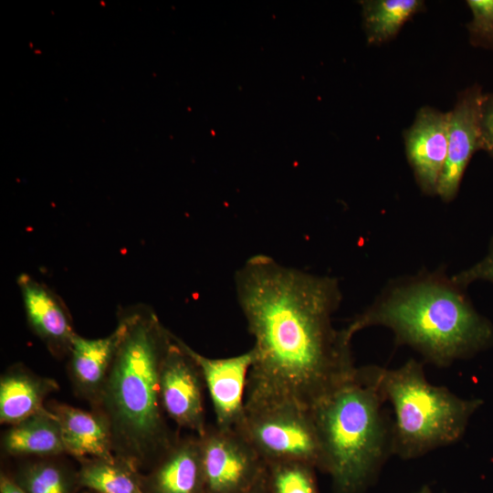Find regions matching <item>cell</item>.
Listing matches in <instances>:
<instances>
[{
	"mask_svg": "<svg viewBox=\"0 0 493 493\" xmlns=\"http://www.w3.org/2000/svg\"><path fill=\"white\" fill-rule=\"evenodd\" d=\"M235 289L255 341L245 407L287 402L312 410L354 376L352 338L332 324L342 299L337 278L257 254L236 272Z\"/></svg>",
	"mask_w": 493,
	"mask_h": 493,
	"instance_id": "1",
	"label": "cell"
},
{
	"mask_svg": "<svg viewBox=\"0 0 493 493\" xmlns=\"http://www.w3.org/2000/svg\"><path fill=\"white\" fill-rule=\"evenodd\" d=\"M391 330L428 362L446 367L493 346V325L473 306L466 288L443 270L390 282L345 327L353 335L368 327Z\"/></svg>",
	"mask_w": 493,
	"mask_h": 493,
	"instance_id": "2",
	"label": "cell"
},
{
	"mask_svg": "<svg viewBox=\"0 0 493 493\" xmlns=\"http://www.w3.org/2000/svg\"><path fill=\"white\" fill-rule=\"evenodd\" d=\"M123 333L105 382L92 402L110 430L114 455L140 468L173 445L160 397V373L173 341L157 317L122 320Z\"/></svg>",
	"mask_w": 493,
	"mask_h": 493,
	"instance_id": "3",
	"label": "cell"
},
{
	"mask_svg": "<svg viewBox=\"0 0 493 493\" xmlns=\"http://www.w3.org/2000/svg\"><path fill=\"white\" fill-rule=\"evenodd\" d=\"M362 367L313 408L320 469L334 493H362L392 455V420Z\"/></svg>",
	"mask_w": 493,
	"mask_h": 493,
	"instance_id": "4",
	"label": "cell"
},
{
	"mask_svg": "<svg viewBox=\"0 0 493 493\" xmlns=\"http://www.w3.org/2000/svg\"><path fill=\"white\" fill-rule=\"evenodd\" d=\"M362 368L393 408L392 455L402 459L416 458L457 442L483 403L429 383L423 364L414 359L393 369Z\"/></svg>",
	"mask_w": 493,
	"mask_h": 493,
	"instance_id": "5",
	"label": "cell"
},
{
	"mask_svg": "<svg viewBox=\"0 0 493 493\" xmlns=\"http://www.w3.org/2000/svg\"><path fill=\"white\" fill-rule=\"evenodd\" d=\"M236 429L265 463L302 461L320 469V446L310 409L286 402L245 407Z\"/></svg>",
	"mask_w": 493,
	"mask_h": 493,
	"instance_id": "6",
	"label": "cell"
},
{
	"mask_svg": "<svg viewBox=\"0 0 493 493\" xmlns=\"http://www.w3.org/2000/svg\"><path fill=\"white\" fill-rule=\"evenodd\" d=\"M199 438L205 493H246L266 477L265 461L236 428L215 425Z\"/></svg>",
	"mask_w": 493,
	"mask_h": 493,
	"instance_id": "7",
	"label": "cell"
},
{
	"mask_svg": "<svg viewBox=\"0 0 493 493\" xmlns=\"http://www.w3.org/2000/svg\"><path fill=\"white\" fill-rule=\"evenodd\" d=\"M202 373L184 342L173 336L162 364L160 397L163 412L178 426L203 436L206 430Z\"/></svg>",
	"mask_w": 493,
	"mask_h": 493,
	"instance_id": "8",
	"label": "cell"
},
{
	"mask_svg": "<svg viewBox=\"0 0 493 493\" xmlns=\"http://www.w3.org/2000/svg\"><path fill=\"white\" fill-rule=\"evenodd\" d=\"M482 87L473 84L458 93L454 108L447 111V154L439 178L436 195L448 203L457 195L465 171L480 150L479 107Z\"/></svg>",
	"mask_w": 493,
	"mask_h": 493,
	"instance_id": "9",
	"label": "cell"
},
{
	"mask_svg": "<svg viewBox=\"0 0 493 493\" xmlns=\"http://www.w3.org/2000/svg\"><path fill=\"white\" fill-rule=\"evenodd\" d=\"M184 347L200 369L213 404L215 425L222 428H236L245 414L253 350L228 358L213 359L198 353L186 343Z\"/></svg>",
	"mask_w": 493,
	"mask_h": 493,
	"instance_id": "10",
	"label": "cell"
},
{
	"mask_svg": "<svg viewBox=\"0 0 493 493\" xmlns=\"http://www.w3.org/2000/svg\"><path fill=\"white\" fill-rule=\"evenodd\" d=\"M447 112L421 107L403 136L407 161L421 192L436 195L447 154Z\"/></svg>",
	"mask_w": 493,
	"mask_h": 493,
	"instance_id": "11",
	"label": "cell"
},
{
	"mask_svg": "<svg viewBox=\"0 0 493 493\" xmlns=\"http://www.w3.org/2000/svg\"><path fill=\"white\" fill-rule=\"evenodd\" d=\"M141 486L143 493H205L199 436L177 438L142 476Z\"/></svg>",
	"mask_w": 493,
	"mask_h": 493,
	"instance_id": "12",
	"label": "cell"
},
{
	"mask_svg": "<svg viewBox=\"0 0 493 493\" xmlns=\"http://www.w3.org/2000/svg\"><path fill=\"white\" fill-rule=\"evenodd\" d=\"M123 333V322L107 337L87 339L75 334L69 352V373L77 393L94 401L110 371Z\"/></svg>",
	"mask_w": 493,
	"mask_h": 493,
	"instance_id": "13",
	"label": "cell"
},
{
	"mask_svg": "<svg viewBox=\"0 0 493 493\" xmlns=\"http://www.w3.org/2000/svg\"><path fill=\"white\" fill-rule=\"evenodd\" d=\"M48 409L58 420L67 454L79 460L115 456L110 426L100 414L66 404H52Z\"/></svg>",
	"mask_w": 493,
	"mask_h": 493,
	"instance_id": "14",
	"label": "cell"
},
{
	"mask_svg": "<svg viewBox=\"0 0 493 493\" xmlns=\"http://www.w3.org/2000/svg\"><path fill=\"white\" fill-rule=\"evenodd\" d=\"M58 389V383L16 366L6 371L0 380V422L16 425L42 411L44 401Z\"/></svg>",
	"mask_w": 493,
	"mask_h": 493,
	"instance_id": "15",
	"label": "cell"
},
{
	"mask_svg": "<svg viewBox=\"0 0 493 493\" xmlns=\"http://www.w3.org/2000/svg\"><path fill=\"white\" fill-rule=\"evenodd\" d=\"M27 320L35 332L55 351L69 350L73 336L69 317L53 295L26 276L19 279Z\"/></svg>",
	"mask_w": 493,
	"mask_h": 493,
	"instance_id": "16",
	"label": "cell"
},
{
	"mask_svg": "<svg viewBox=\"0 0 493 493\" xmlns=\"http://www.w3.org/2000/svg\"><path fill=\"white\" fill-rule=\"evenodd\" d=\"M1 444L5 453L14 456L45 458L66 453L58 420L48 408L11 425Z\"/></svg>",
	"mask_w": 493,
	"mask_h": 493,
	"instance_id": "17",
	"label": "cell"
},
{
	"mask_svg": "<svg viewBox=\"0 0 493 493\" xmlns=\"http://www.w3.org/2000/svg\"><path fill=\"white\" fill-rule=\"evenodd\" d=\"M360 5L366 40L373 46L393 39L407 21L426 8L423 0H363Z\"/></svg>",
	"mask_w": 493,
	"mask_h": 493,
	"instance_id": "18",
	"label": "cell"
},
{
	"mask_svg": "<svg viewBox=\"0 0 493 493\" xmlns=\"http://www.w3.org/2000/svg\"><path fill=\"white\" fill-rule=\"evenodd\" d=\"M78 472L79 488L96 493H141L139 470L131 463L118 457H86L79 459Z\"/></svg>",
	"mask_w": 493,
	"mask_h": 493,
	"instance_id": "19",
	"label": "cell"
},
{
	"mask_svg": "<svg viewBox=\"0 0 493 493\" xmlns=\"http://www.w3.org/2000/svg\"><path fill=\"white\" fill-rule=\"evenodd\" d=\"M46 458L21 467L13 478L15 482L26 493H75L79 488L78 472Z\"/></svg>",
	"mask_w": 493,
	"mask_h": 493,
	"instance_id": "20",
	"label": "cell"
},
{
	"mask_svg": "<svg viewBox=\"0 0 493 493\" xmlns=\"http://www.w3.org/2000/svg\"><path fill=\"white\" fill-rule=\"evenodd\" d=\"M268 493H319L316 467L302 461L266 463Z\"/></svg>",
	"mask_w": 493,
	"mask_h": 493,
	"instance_id": "21",
	"label": "cell"
},
{
	"mask_svg": "<svg viewBox=\"0 0 493 493\" xmlns=\"http://www.w3.org/2000/svg\"><path fill=\"white\" fill-rule=\"evenodd\" d=\"M471 19L467 24L472 47L493 51V0H467Z\"/></svg>",
	"mask_w": 493,
	"mask_h": 493,
	"instance_id": "22",
	"label": "cell"
},
{
	"mask_svg": "<svg viewBox=\"0 0 493 493\" xmlns=\"http://www.w3.org/2000/svg\"><path fill=\"white\" fill-rule=\"evenodd\" d=\"M451 277L464 288L477 281L493 283V236L485 256L480 260Z\"/></svg>",
	"mask_w": 493,
	"mask_h": 493,
	"instance_id": "23",
	"label": "cell"
},
{
	"mask_svg": "<svg viewBox=\"0 0 493 493\" xmlns=\"http://www.w3.org/2000/svg\"><path fill=\"white\" fill-rule=\"evenodd\" d=\"M480 150L493 158V92L484 93L479 107Z\"/></svg>",
	"mask_w": 493,
	"mask_h": 493,
	"instance_id": "24",
	"label": "cell"
},
{
	"mask_svg": "<svg viewBox=\"0 0 493 493\" xmlns=\"http://www.w3.org/2000/svg\"><path fill=\"white\" fill-rule=\"evenodd\" d=\"M0 493H26L13 478L2 474L0 477Z\"/></svg>",
	"mask_w": 493,
	"mask_h": 493,
	"instance_id": "25",
	"label": "cell"
},
{
	"mask_svg": "<svg viewBox=\"0 0 493 493\" xmlns=\"http://www.w3.org/2000/svg\"><path fill=\"white\" fill-rule=\"evenodd\" d=\"M246 493H268L267 483H266V477L258 484H257L253 488H251Z\"/></svg>",
	"mask_w": 493,
	"mask_h": 493,
	"instance_id": "26",
	"label": "cell"
},
{
	"mask_svg": "<svg viewBox=\"0 0 493 493\" xmlns=\"http://www.w3.org/2000/svg\"><path fill=\"white\" fill-rule=\"evenodd\" d=\"M417 493H433L428 488H423L420 491Z\"/></svg>",
	"mask_w": 493,
	"mask_h": 493,
	"instance_id": "27",
	"label": "cell"
},
{
	"mask_svg": "<svg viewBox=\"0 0 493 493\" xmlns=\"http://www.w3.org/2000/svg\"><path fill=\"white\" fill-rule=\"evenodd\" d=\"M141 493H143L142 491Z\"/></svg>",
	"mask_w": 493,
	"mask_h": 493,
	"instance_id": "28",
	"label": "cell"
},
{
	"mask_svg": "<svg viewBox=\"0 0 493 493\" xmlns=\"http://www.w3.org/2000/svg\"><path fill=\"white\" fill-rule=\"evenodd\" d=\"M87 493V492H86Z\"/></svg>",
	"mask_w": 493,
	"mask_h": 493,
	"instance_id": "29",
	"label": "cell"
}]
</instances>
